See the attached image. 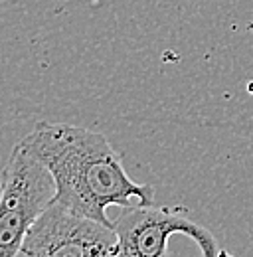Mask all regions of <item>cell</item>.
Segmentation results:
<instances>
[{
  "instance_id": "cell-4",
  "label": "cell",
  "mask_w": 253,
  "mask_h": 257,
  "mask_svg": "<svg viewBox=\"0 0 253 257\" xmlns=\"http://www.w3.org/2000/svg\"><path fill=\"white\" fill-rule=\"evenodd\" d=\"M113 241V227L83 218L54 200L34 222L14 257H85L97 245Z\"/></svg>"
},
{
  "instance_id": "cell-2",
  "label": "cell",
  "mask_w": 253,
  "mask_h": 257,
  "mask_svg": "<svg viewBox=\"0 0 253 257\" xmlns=\"http://www.w3.org/2000/svg\"><path fill=\"white\" fill-rule=\"evenodd\" d=\"M0 182V257H14L34 222L56 200V180L18 141Z\"/></svg>"
},
{
  "instance_id": "cell-5",
  "label": "cell",
  "mask_w": 253,
  "mask_h": 257,
  "mask_svg": "<svg viewBox=\"0 0 253 257\" xmlns=\"http://www.w3.org/2000/svg\"><path fill=\"white\" fill-rule=\"evenodd\" d=\"M115 243V241H113ZM113 243H103V245H97L95 249H91L85 257H109V249L113 247Z\"/></svg>"
},
{
  "instance_id": "cell-1",
  "label": "cell",
  "mask_w": 253,
  "mask_h": 257,
  "mask_svg": "<svg viewBox=\"0 0 253 257\" xmlns=\"http://www.w3.org/2000/svg\"><path fill=\"white\" fill-rule=\"evenodd\" d=\"M20 143L56 180V202L93 222L113 227L109 206H153L155 188L126 174L109 141L67 123H38Z\"/></svg>"
},
{
  "instance_id": "cell-3",
  "label": "cell",
  "mask_w": 253,
  "mask_h": 257,
  "mask_svg": "<svg viewBox=\"0 0 253 257\" xmlns=\"http://www.w3.org/2000/svg\"><path fill=\"white\" fill-rule=\"evenodd\" d=\"M115 243L109 257H168V237L184 233L196 241L202 257H220L216 237L204 225L196 224L186 208L126 206L113 220Z\"/></svg>"
}]
</instances>
